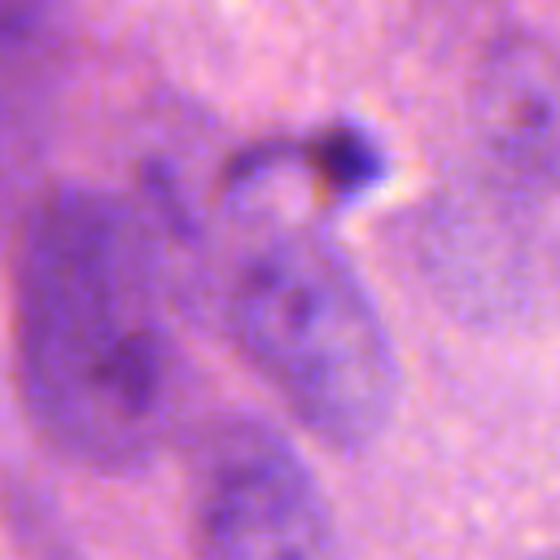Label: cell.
Segmentation results:
<instances>
[{
  "label": "cell",
  "mask_w": 560,
  "mask_h": 560,
  "mask_svg": "<svg viewBox=\"0 0 560 560\" xmlns=\"http://www.w3.org/2000/svg\"><path fill=\"white\" fill-rule=\"evenodd\" d=\"M22 398L52 446L92 468H131L166 438L175 337L140 214L88 188L48 197L18 271Z\"/></svg>",
  "instance_id": "obj_1"
},
{
  "label": "cell",
  "mask_w": 560,
  "mask_h": 560,
  "mask_svg": "<svg viewBox=\"0 0 560 560\" xmlns=\"http://www.w3.org/2000/svg\"><path fill=\"white\" fill-rule=\"evenodd\" d=\"M245 359L332 446L372 442L398 394L385 324L354 267L311 232L254 249L228 293Z\"/></svg>",
  "instance_id": "obj_2"
},
{
  "label": "cell",
  "mask_w": 560,
  "mask_h": 560,
  "mask_svg": "<svg viewBox=\"0 0 560 560\" xmlns=\"http://www.w3.org/2000/svg\"><path fill=\"white\" fill-rule=\"evenodd\" d=\"M192 521L206 560H341L315 477L258 420H228L201 446Z\"/></svg>",
  "instance_id": "obj_3"
},
{
  "label": "cell",
  "mask_w": 560,
  "mask_h": 560,
  "mask_svg": "<svg viewBox=\"0 0 560 560\" xmlns=\"http://www.w3.org/2000/svg\"><path fill=\"white\" fill-rule=\"evenodd\" d=\"M481 118L503 162L547 179L556 166V79L547 52L529 44L503 52L486 79Z\"/></svg>",
  "instance_id": "obj_4"
},
{
  "label": "cell",
  "mask_w": 560,
  "mask_h": 560,
  "mask_svg": "<svg viewBox=\"0 0 560 560\" xmlns=\"http://www.w3.org/2000/svg\"><path fill=\"white\" fill-rule=\"evenodd\" d=\"M311 158H315L319 175L341 192H359L381 175V153L359 131H332V136L315 140Z\"/></svg>",
  "instance_id": "obj_5"
},
{
  "label": "cell",
  "mask_w": 560,
  "mask_h": 560,
  "mask_svg": "<svg viewBox=\"0 0 560 560\" xmlns=\"http://www.w3.org/2000/svg\"><path fill=\"white\" fill-rule=\"evenodd\" d=\"M48 18V0H0V39H26Z\"/></svg>",
  "instance_id": "obj_6"
}]
</instances>
